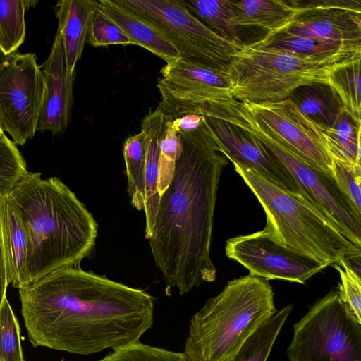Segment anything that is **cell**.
I'll use <instances>...</instances> for the list:
<instances>
[{
	"instance_id": "cell-1",
	"label": "cell",
	"mask_w": 361,
	"mask_h": 361,
	"mask_svg": "<svg viewBox=\"0 0 361 361\" xmlns=\"http://www.w3.org/2000/svg\"><path fill=\"white\" fill-rule=\"evenodd\" d=\"M35 347L87 355L139 341L153 324L154 298L80 267L55 271L18 289Z\"/></svg>"
},
{
	"instance_id": "cell-2",
	"label": "cell",
	"mask_w": 361,
	"mask_h": 361,
	"mask_svg": "<svg viewBox=\"0 0 361 361\" xmlns=\"http://www.w3.org/2000/svg\"><path fill=\"white\" fill-rule=\"evenodd\" d=\"M181 142L169 185L161 195L147 239L166 290L185 294L216 279L211 259L220 178L228 159L200 114L173 119Z\"/></svg>"
},
{
	"instance_id": "cell-3",
	"label": "cell",
	"mask_w": 361,
	"mask_h": 361,
	"mask_svg": "<svg viewBox=\"0 0 361 361\" xmlns=\"http://www.w3.org/2000/svg\"><path fill=\"white\" fill-rule=\"evenodd\" d=\"M27 237L23 287L67 267H80L94 251L98 226L61 179L27 171L6 195Z\"/></svg>"
},
{
	"instance_id": "cell-4",
	"label": "cell",
	"mask_w": 361,
	"mask_h": 361,
	"mask_svg": "<svg viewBox=\"0 0 361 361\" xmlns=\"http://www.w3.org/2000/svg\"><path fill=\"white\" fill-rule=\"evenodd\" d=\"M269 281L250 274L227 283L190 319L187 361H229L243 343L276 310Z\"/></svg>"
},
{
	"instance_id": "cell-5",
	"label": "cell",
	"mask_w": 361,
	"mask_h": 361,
	"mask_svg": "<svg viewBox=\"0 0 361 361\" xmlns=\"http://www.w3.org/2000/svg\"><path fill=\"white\" fill-rule=\"evenodd\" d=\"M233 164L266 214L264 229L284 245L329 266L361 250L300 195L281 189L247 167Z\"/></svg>"
},
{
	"instance_id": "cell-6",
	"label": "cell",
	"mask_w": 361,
	"mask_h": 361,
	"mask_svg": "<svg viewBox=\"0 0 361 361\" xmlns=\"http://www.w3.org/2000/svg\"><path fill=\"white\" fill-rule=\"evenodd\" d=\"M343 62L309 60L254 42L235 54L226 76L234 99L272 102L288 98L299 86L327 82L330 72Z\"/></svg>"
},
{
	"instance_id": "cell-7",
	"label": "cell",
	"mask_w": 361,
	"mask_h": 361,
	"mask_svg": "<svg viewBox=\"0 0 361 361\" xmlns=\"http://www.w3.org/2000/svg\"><path fill=\"white\" fill-rule=\"evenodd\" d=\"M219 114L257 136L293 177L305 200L350 241L361 247V218L353 211L334 178L298 154L237 100L222 105Z\"/></svg>"
},
{
	"instance_id": "cell-8",
	"label": "cell",
	"mask_w": 361,
	"mask_h": 361,
	"mask_svg": "<svg viewBox=\"0 0 361 361\" xmlns=\"http://www.w3.org/2000/svg\"><path fill=\"white\" fill-rule=\"evenodd\" d=\"M147 22L178 50L180 58L226 73L243 45L222 38L183 5L181 0H113Z\"/></svg>"
},
{
	"instance_id": "cell-9",
	"label": "cell",
	"mask_w": 361,
	"mask_h": 361,
	"mask_svg": "<svg viewBox=\"0 0 361 361\" xmlns=\"http://www.w3.org/2000/svg\"><path fill=\"white\" fill-rule=\"evenodd\" d=\"M293 330L290 361H361V324L349 315L338 288L316 302Z\"/></svg>"
},
{
	"instance_id": "cell-10",
	"label": "cell",
	"mask_w": 361,
	"mask_h": 361,
	"mask_svg": "<svg viewBox=\"0 0 361 361\" xmlns=\"http://www.w3.org/2000/svg\"><path fill=\"white\" fill-rule=\"evenodd\" d=\"M43 92L40 66L32 53L7 55L0 69V126L23 146L37 131Z\"/></svg>"
},
{
	"instance_id": "cell-11",
	"label": "cell",
	"mask_w": 361,
	"mask_h": 361,
	"mask_svg": "<svg viewBox=\"0 0 361 361\" xmlns=\"http://www.w3.org/2000/svg\"><path fill=\"white\" fill-rule=\"evenodd\" d=\"M226 257L246 268L250 275L267 280H283L305 284L329 264L287 247L264 229L229 238Z\"/></svg>"
},
{
	"instance_id": "cell-12",
	"label": "cell",
	"mask_w": 361,
	"mask_h": 361,
	"mask_svg": "<svg viewBox=\"0 0 361 361\" xmlns=\"http://www.w3.org/2000/svg\"><path fill=\"white\" fill-rule=\"evenodd\" d=\"M202 116L220 152L233 164L247 167L281 189L305 200L288 171L257 136L217 114Z\"/></svg>"
},
{
	"instance_id": "cell-13",
	"label": "cell",
	"mask_w": 361,
	"mask_h": 361,
	"mask_svg": "<svg viewBox=\"0 0 361 361\" xmlns=\"http://www.w3.org/2000/svg\"><path fill=\"white\" fill-rule=\"evenodd\" d=\"M241 102L298 154L334 177V161L321 133L289 98L272 102Z\"/></svg>"
},
{
	"instance_id": "cell-14",
	"label": "cell",
	"mask_w": 361,
	"mask_h": 361,
	"mask_svg": "<svg viewBox=\"0 0 361 361\" xmlns=\"http://www.w3.org/2000/svg\"><path fill=\"white\" fill-rule=\"evenodd\" d=\"M294 1L299 11L279 30L305 37L361 43L360 0Z\"/></svg>"
},
{
	"instance_id": "cell-15",
	"label": "cell",
	"mask_w": 361,
	"mask_h": 361,
	"mask_svg": "<svg viewBox=\"0 0 361 361\" xmlns=\"http://www.w3.org/2000/svg\"><path fill=\"white\" fill-rule=\"evenodd\" d=\"M43 92L37 130L59 134L71 121L75 73L67 71L63 46L56 31L51 52L40 66Z\"/></svg>"
},
{
	"instance_id": "cell-16",
	"label": "cell",
	"mask_w": 361,
	"mask_h": 361,
	"mask_svg": "<svg viewBox=\"0 0 361 361\" xmlns=\"http://www.w3.org/2000/svg\"><path fill=\"white\" fill-rule=\"evenodd\" d=\"M256 42L316 61L338 63L361 56V43L305 37L281 30L267 33Z\"/></svg>"
},
{
	"instance_id": "cell-17",
	"label": "cell",
	"mask_w": 361,
	"mask_h": 361,
	"mask_svg": "<svg viewBox=\"0 0 361 361\" xmlns=\"http://www.w3.org/2000/svg\"><path fill=\"white\" fill-rule=\"evenodd\" d=\"M166 115L158 106L142 121L141 133L145 150L144 212L145 238L148 239L157 211L159 192L160 142Z\"/></svg>"
},
{
	"instance_id": "cell-18",
	"label": "cell",
	"mask_w": 361,
	"mask_h": 361,
	"mask_svg": "<svg viewBox=\"0 0 361 361\" xmlns=\"http://www.w3.org/2000/svg\"><path fill=\"white\" fill-rule=\"evenodd\" d=\"M98 6L97 0H61L55 6L58 29L65 54L67 71L75 73L92 16Z\"/></svg>"
},
{
	"instance_id": "cell-19",
	"label": "cell",
	"mask_w": 361,
	"mask_h": 361,
	"mask_svg": "<svg viewBox=\"0 0 361 361\" xmlns=\"http://www.w3.org/2000/svg\"><path fill=\"white\" fill-rule=\"evenodd\" d=\"M98 8L119 27L134 45L147 49L166 63L180 57L174 45L152 25L113 0H99Z\"/></svg>"
},
{
	"instance_id": "cell-20",
	"label": "cell",
	"mask_w": 361,
	"mask_h": 361,
	"mask_svg": "<svg viewBox=\"0 0 361 361\" xmlns=\"http://www.w3.org/2000/svg\"><path fill=\"white\" fill-rule=\"evenodd\" d=\"M1 235L8 285L23 286L27 255V237L16 209L8 197H0Z\"/></svg>"
},
{
	"instance_id": "cell-21",
	"label": "cell",
	"mask_w": 361,
	"mask_h": 361,
	"mask_svg": "<svg viewBox=\"0 0 361 361\" xmlns=\"http://www.w3.org/2000/svg\"><path fill=\"white\" fill-rule=\"evenodd\" d=\"M300 8L294 1H233L234 23L240 27H257L269 32L286 26Z\"/></svg>"
},
{
	"instance_id": "cell-22",
	"label": "cell",
	"mask_w": 361,
	"mask_h": 361,
	"mask_svg": "<svg viewBox=\"0 0 361 361\" xmlns=\"http://www.w3.org/2000/svg\"><path fill=\"white\" fill-rule=\"evenodd\" d=\"M314 123L331 126L343 108L336 91L328 82H315L295 88L288 97Z\"/></svg>"
},
{
	"instance_id": "cell-23",
	"label": "cell",
	"mask_w": 361,
	"mask_h": 361,
	"mask_svg": "<svg viewBox=\"0 0 361 361\" xmlns=\"http://www.w3.org/2000/svg\"><path fill=\"white\" fill-rule=\"evenodd\" d=\"M315 126L333 160L361 165V123L343 108L331 126Z\"/></svg>"
},
{
	"instance_id": "cell-24",
	"label": "cell",
	"mask_w": 361,
	"mask_h": 361,
	"mask_svg": "<svg viewBox=\"0 0 361 361\" xmlns=\"http://www.w3.org/2000/svg\"><path fill=\"white\" fill-rule=\"evenodd\" d=\"M188 11L216 34L226 40L245 44L243 28L234 23L233 1L181 0Z\"/></svg>"
},
{
	"instance_id": "cell-25",
	"label": "cell",
	"mask_w": 361,
	"mask_h": 361,
	"mask_svg": "<svg viewBox=\"0 0 361 361\" xmlns=\"http://www.w3.org/2000/svg\"><path fill=\"white\" fill-rule=\"evenodd\" d=\"M293 305L288 304L264 322L243 343L229 361H267Z\"/></svg>"
},
{
	"instance_id": "cell-26",
	"label": "cell",
	"mask_w": 361,
	"mask_h": 361,
	"mask_svg": "<svg viewBox=\"0 0 361 361\" xmlns=\"http://www.w3.org/2000/svg\"><path fill=\"white\" fill-rule=\"evenodd\" d=\"M360 59L357 56L338 65L329 74L327 82L338 94L343 109L361 123Z\"/></svg>"
},
{
	"instance_id": "cell-27",
	"label": "cell",
	"mask_w": 361,
	"mask_h": 361,
	"mask_svg": "<svg viewBox=\"0 0 361 361\" xmlns=\"http://www.w3.org/2000/svg\"><path fill=\"white\" fill-rule=\"evenodd\" d=\"M127 176V192L133 207L144 209L145 150L140 132L127 138L123 146Z\"/></svg>"
},
{
	"instance_id": "cell-28",
	"label": "cell",
	"mask_w": 361,
	"mask_h": 361,
	"mask_svg": "<svg viewBox=\"0 0 361 361\" xmlns=\"http://www.w3.org/2000/svg\"><path fill=\"white\" fill-rule=\"evenodd\" d=\"M37 1L0 0V49L7 56L17 51L25 37V13Z\"/></svg>"
},
{
	"instance_id": "cell-29",
	"label": "cell",
	"mask_w": 361,
	"mask_h": 361,
	"mask_svg": "<svg viewBox=\"0 0 361 361\" xmlns=\"http://www.w3.org/2000/svg\"><path fill=\"white\" fill-rule=\"evenodd\" d=\"M181 153L179 133L173 118L166 115L160 142L159 192L160 197L171 181L176 161Z\"/></svg>"
},
{
	"instance_id": "cell-30",
	"label": "cell",
	"mask_w": 361,
	"mask_h": 361,
	"mask_svg": "<svg viewBox=\"0 0 361 361\" xmlns=\"http://www.w3.org/2000/svg\"><path fill=\"white\" fill-rule=\"evenodd\" d=\"M27 172L24 157L5 134H0V195L8 194Z\"/></svg>"
},
{
	"instance_id": "cell-31",
	"label": "cell",
	"mask_w": 361,
	"mask_h": 361,
	"mask_svg": "<svg viewBox=\"0 0 361 361\" xmlns=\"http://www.w3.org/2000/svg\"><path fill=\"white\" fill-rule=\"evenodd\" d=\"M0 360L25 361L20 326L6 298L0 307Z\"/></svg>"
},
{
	"instance_id": "cell-32",
	"label": "cell",
	"mask_w": 361,
	"mask_h": 361,
	"mask_svg": "<svg viewBox=\"0 0 361 361\" xmlns=\"http://www.w3.org/2000/svg\"><path fill=\"white\" fill-rule=\"evenodd\" d=\"M97 361H187L183 353L137 342L114 349Z\"/></svg>"
},
{
	"instance_id": "cell-33",
	"label": "cell",
	"mask_w": 361,
	"mask_h": 361,
	"mask_svg": "<svg viewBox=\"0 0 361 361\" xmlns=\"http://www.w3.org/2000/svg\"><path fill=\"white\" fill-rule=\"evenodd\" d=\"M334 161V178L345 198L361 218V165Z\"/></svg>"
},
{
	"instance_id": "cell-34",
	"label": "cell",
	"mask_w": 361,
	"mask_h": 361,
	"mask_svg": "<svg viewBox=\"0 0 361 361\" xmlns=\"http://www.w3.org/2000/svg\"><path fill=\"white\" fill-rule=\"evenodd\" d=\"M86 42L94 47L134 45L119 27L104 14L98 6L92 16Z\"/></svg>"
},
{
	"instance_id": "cell-35",
	"label": "cell",
	"mask_w": 361,
	"mask_h": 361,
	"mask_svg": "<svg viewBox=\"0 0 361 361\" xmlns=\"http://www.w3.org/2000/svg\"><path fill=\"white\" fill-rule=\"evenodd\" d=\"M338 271L341 283L338 290L349 315L361 324V279L337 264L332 265Z\"/></svg>"
},
{
	"instance_id": "cell-36",
	"label": "cell",
	"mask_w": 361,
	"mask_h": 361,
	"mask_svg": "<svg viewBox=\"0 0 361 361\" xmlns=\"http://www.w3.org/2000/svg\"><path fill=\"white\" fill-rule=\"evenodd\" d=\"M337 264L345 267L356 276L361 279V250L345 255Z\"/></svg>"
},
{
	"instance_id": "cell-37",
	"label": "cell",
	"mask_w": 361,
	"mask_h": 361,
	"mask_svg": "<svg viewBox=\"0 0 361 361\" xmlns=\"http://www.w3.org/2000/svg\"><path fill=\"white\" fill-rule=\"evenodd\" d=\"M8 286V283L7 279L6 266L2 242L0 215V307L4 300L6 298V293Z\"/></svg>"
},
{
	"instance_id": "cell-38",
	"label": "cell",
	"mask_w": 361,
	"mask_h": 361,
	"mask_svg": "<svg viewBox=\"0 0 361 361\" xmlns=\"http://www.w3.org/2000/svg\"><path fill=\"white\" fill-rule=\"evenodd\" d=\"M6 57L7 56L0 49V69L4 64Z\"/></svg>"
},
{
	"instance_id": "cell-39",
	"label": "cell",
	"mask_w": 361,
	"mask_h": 361,
	"mask_svg": "<svg viewBox=\"0 0 361 361\" xmlns=\"http://www.w3.org/2000/svg\"><path fill=\"white\" fill-rule=\"evenodd\" d=\"M1 133H4V131H3L2 128H1V127L0 126V134H1Z\"/></svg>"
},
{
	"instance_id": "cell-40",
	"label": "cell",
	"mask_w": 361,
	"mask_h": 361,
	"mask_svg": "<svg viewBox=\"0 0 361 361\" xmlns=\"http://www.w3.org/2000/svg\"><path fill=\"white\" fill-rule=\"evenodd\" d=\"M1 197V195H0V197Z\"/></svg>"
},
{
	"instance_id": "cell-41",
	"label": "cell",
	"mask_w": 361,
	"mask_h": 361,
	"mask_svg": "<svg viewBox=\"0 0 361 361\" xmlns=\"http://www.w3.org/2000/svg\"><path fill=\"white\" fill-rule=\"evenodd\" d=\"M0 361H1V360H0Z\"/></svg>"
}]
</instances>
